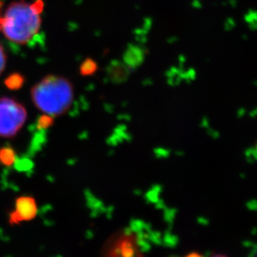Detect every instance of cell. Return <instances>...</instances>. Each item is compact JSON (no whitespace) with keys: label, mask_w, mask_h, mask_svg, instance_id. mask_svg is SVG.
<instances>
[{"label":"cell","mask_w":257,"mask_h":257,"mask_svg":"<svg viewBox=\"0 0 257 257\" xmlns=\"http://www.w3.org/2000/svg\"><path fill=\"white\" fill-rule=\"evenodd\" d=\"M97 70V63L92 58H87L80 66V74L83 77H89Z\"/></svg>","instance_id":"cell-8"},{"label":"cell","mask_w":257,"mask_h":257,"mask_svg":"<svg viewBox=\"0 0 257 257\" xmlns=\"http://www.w3.org/2000/svg\"><path fill=\"white\" fill-rule=\"evenodd\" d=\"M44 1L25 0L10 4L3 16L2 30L5 36L15 44L29 43L41 27Z\"/></svg>","instance_id":"cell-1"},{"label":"cell","mask_w":257,"mask_h":257,"mask_svg":"<svg viewBox=\"0 0 257 257\" xmlns=\"http://www.w3.org/2000/svg\"><path fill=\"white\" fill-rule=\"evenodd\" d=\"M102 255H139V237L133 233L120 231L112 235L102 248Z\"/></svg>","instance_id":"cell-4"},{"label":"cell","mask_w":257,"mask_h":257,"mask_svg":"<svg viewBox=\"0 0 257 257\" xmlns=\"http://www.w3.org/2000/svg\"><path fill=\"white\" fill-rule=\"evenodd\" d=\"M127 74H128L127 71L123 67H120V66H118L117 68H114L113 70L111 71V77L114 78L117 82L123 81L124 78L127 77Z\"/></svg>","instance_id":"cell-10"},{"label":"cell","mask_w":257,"mask_h":257,"mask_svg":"<svg viewBox=\"0 0 257 257\" xmlns=\"http://www.w3.org/2000/svg\"><path fill=\"white\" fill-rule=\"evenodd\" d=\"M54 124V117L50 115H42L37 122V127L39 130H46V129L51 127Z\"/></svg>","instance_id":"cell-9"},{"label":"cell","mask_w":257,"mask_h":257,"mask_svg":"<svg viewBox=\"0 0 257 257\" xmlns=\"http://www.w3.org/2000/svg\"><path fill=\"white\" fill-rule=\"evenodd\" d=\"M6 62H7V57L5 54V49L3 48L2 45L0 44V76L5 70Z\"/></svg>","instance_id":"cell-11"},{"label":"cell","mask_w":257,"mask_h":257,"mask_svg":"<svg viewBox=\"0 0 257 257\" xmlns=\"http://www.w3.org/2000/svg\"><path fill=\"white\" fill-rule=\"evenodd\" d=\"M5 86L11 91H18L25 85V77L20 73H13L5 78Z\"/></svg>","instance_id":"cell-7"},{"label":"cell","mask_w":257,"mask_h":257,"mask_svg":"<svg viewBox=\"0 0 257 257\" xmlns=\"http://www.w3.org/2000/svg\"><path fill=\"white\" fill-rule=\"evenodd\" d=\"M17 160V153L11 147H3L0 148V164L7 168L12 167Z\"/></svg>","instance_id":"cell-6"},{"label":"cell","mask_w":257,"mask_h":257,"mask_svg":"<svg viewBox=\"0 0 257 257\" xmlns=\"http://www.w3.org/2000/svg\"><path fill=\"white\" fill-rule=\"evenodd\" d=\"M74 99L70 81L57 75H48L31 88V100L37 109L54 117L65 114Z\"/></svg>","instance_id":"cell-2"},{"label":"cell","mask_w":257,"mask_h":257,"mask_svg":"<svg viewBox=\"0 0 257 257\" xmlns=\"http://www.w3.org/2000/svg\"><path fill=\"white\" fill-rule=\"evenodd\" d=\"M3 5H4V4L0 1V30L2 29L3 16L1 14H2Z\"/></svg>","instance_id":"cell-12"},{"label":"cell","mask_w":257,"mask_h":257,"mask_svg":"<svg viewBox=\"0 0 257 257\" xmlns=\"http://www.w3.org/2000/svg\"><path fill=\"white\" fill-rule=\"evenodd\" d=\"M26 107L12 97H0V138L13 139L27 121Z\"/></svg>","instance_id":"cell-3"},{"label":"cell","mask_w":257,"mask_h":257,"mask_svg":"<svg viewBox=\"0 0 257 257\" xmlns=\"http://www.w3.org/2000/svg\"><path fill=\"white\" fill-rule=\"evenodd\" d=\"M38 215L36 200L29 196H22L15 200V209L9 216L11 226L19 225L24 221H33Z\"/></svg>","instance_id":"cell-5"}]
</instances>
